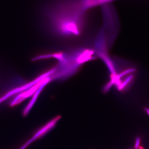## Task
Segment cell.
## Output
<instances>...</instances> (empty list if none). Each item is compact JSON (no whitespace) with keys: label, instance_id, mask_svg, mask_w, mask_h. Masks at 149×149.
I'll return each instance as SVG.
<instances>
[{"label":"cell","instance_id":"5b68a950","mask_svg":"<svg viewBox=\"0 0 149 149\" xmlns=\"http://www.w3.org/2000/svg\"><path fill=\"white\" fill-rule=\"evenodd\" d=\"M141 143V139L140 137H137L135 140V144L134 149H138L140 146Z\"/></svg>","mask_w":149,"mask_h":149},{"label":"cell","instance_id":"7a4b0ae2","mask_svg":"<svg viewBox=\"0 0 149 149\" xmlns=\"http://www.w3.org/2000/svg\"><path fill=\"white\" fill-rule=\"evenodd\" d=\"M60 119V117H57L50 121L44 127H42L40 130H38L34 136L31 139L27 142L20 149H25L29 145L34 142L36 140H37L44 136L47 133L49 132L55 126L58 121Z\"/></svg>","mask_w":149,"mask_h":149},{"label":"cell","instance_id":"52a82bcc","mask_svg":"<svg viewBox=\"0 0 149 149\" xmlns=\"http://www.w3.org/2000/svg\"></svg>","mask_w":149,"mask_h":149},{"label":"cell","instance_id":"8992f818","mask_svg":"<svg viewBox=\"0 0 149 149\" xmlns=\"http://www.w3.org/2000/svg\"><path fill=\"white\" fill-rule=\"evenodd\" d=\"M139 149H145L142 146H140L139 148Z\"/></svg>","mask_w":149,"mask_h":149},{"label":"cell","instance_id":"277c9868","mask_svg":"<svg viewBox=\"0 0 149 149\" xmlns=\"http://www.w3.org/2000/svg\"><path fill=\"white\" fill-rule=\"evenodd\" d=\"M41 84L40 83H39V85H37L36 86H34V87H31V88L30 89L29 88L27 91L23 92L19 94L11 102L10 104V106L11 107H12L20 103L23 100L32 94L34 92L36 91V88L41 85Z\"/></svg>","mask_w":149,"mask_h":149},{"label":"cell","instance_id":"6da1fadb","mask_svg":"<svg viewBox=\"0 0 149 149\" xmlns=\"http://www.w3.org/2000/svg\"><path fill=\"white\" fill-rule=\"evenodd\" d=\"M86 11L79 0H59L46 8L45 14L55 35L75 37L82 34Z\"/></svg>","mask_w":149,"mask_h":149},{"label":"cell","instance_id":"3957f363","mask_svg":"<svg viewBox=\"0 0 149 149\" xmlns=\"http://www.w3.org/2000/svg\"><path fill=\"white\" fill-rule=\"evenodd\" d=\"M47 76V75L46 73V74L43 75L42 76L39 77L38 78H37L36 80L31 82L30 83H28L22 86H20V87L12 89L10 92H8L6 94L4 95V96L0 98V104L9 98V97H10L11 96L15 94L18 93H20V92H22L24 90H26L28 89H29L30 87H31L32 86L36 84L37 83L39 82L41 80H42V79H43L44 77Z\"/></svg>","mask_w":149,"mask_h":149}]
</instances>
